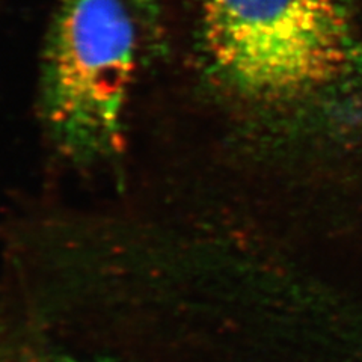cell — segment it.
Returning a JSON list of instances; mask_svg holds the SVG:
<instances>
[{
	"label": "cell",
	"instance_id": "obj_4",
	"mask_svg": "<svg viewBox=\"0 0 362 362\" xmlns=\"http://www.w3.org/2000/svg\"><path fill=\"white\" fill-rule=\"evenodd\" d=\"M52 362H103V361H98V359H82V358H73V356H62L54 359Z\"/></svg>",
	"mask_w": 362,
	"mask_h": 362
},
{
	"label": "cell",
	"instance_id": "obj_2",
	"mask_svg": "<svg viewBox=\"0 0 362 362\" xmlns=\"http://www.w3.org/2000/svg\"><path fill=\"white\" fill-rule=\"evenodd\" d=\"M138 17L127 0H59L41 73L50 141L82 168L113 165L124 151Z\"/></svg>",
	"mask_w": 362,
	"mask_h": 362
},
{
	"label": "cell",
	"instance_id": "obj_3",
	"mask_svg": "<svg viewBox=\"0 0 362 362\" xmlns=\"http://www.w3.org/2000/svg\"><path fill=\"white\" fill-rule=\"evenodd\" d=\"M134 11L138 21L145 23L150 29H154L158 20V0H127Z\"/></svg>",
	"mask_w": 362,
	"mask_h": 362
},
{
	"label": "cell",
	"instance_id": "obj_1",
	"mask_svg": "<svg viewBox=\"0 0 362 362\" xmlns=\"http://www.w3.org/2000/svg\"><path fill=\"white\" fill-rule=\"evenodd\" d=\"M199 30L219 81L262 103L319 93L356 58L338 0H201Z\"/></svg>",
	"mask_w": 362,
	"mask_h": 362
}]
</instances>
